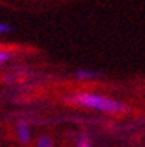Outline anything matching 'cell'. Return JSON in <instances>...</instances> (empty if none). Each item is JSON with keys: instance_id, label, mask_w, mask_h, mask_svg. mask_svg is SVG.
<instances>
[{"instance_id": "1", "label": "cell", "mask_w": 145, "mask_h": 147, "mask_svg": "<svg viewBox=\"0 0 145 147\" xmlns=\"http://www.w3.org/2000/svg\"><path fill=\"white\" fill-rule=\"evenodd\" d=\"M65 101L68 104L104 111V113H122V111L126 110V106L123 102L108 98L105 95L95 94V92H77V94H73L70 97H67Z\"/></svg>"}, {"instance_id": "2", "label": "cell", "mask_w": 145, "mask_h": 147, "mask_svg": "<svg viewBox=\"0 0 145 147\" xmlns=\"http://www.w3.org/2000/svg\"><path fill=\"white\" fill-rule=\"evenodd\" d=\"M16 135H18L19 141L22 144H28L30 143V140H31V129H30L27 122L21 120V122L18 123V126H16Z\"/></svg>"}, {"instance_id": "3", "label": "cell", "mask_w": 145, "mask_h": 147, "mask_svg": "<svg viewBox=\"0 0 145 147\" xmlns=\"http://www.w3.org/2000/svg\"><path fill=\"white\" fill-rule=\"evenodd\" d=\"M98 76L96 71H92V70H77L76 71V77L79 80H90V79H95Z\"/></svg>"}, {"instance_id": "4", "label": "cell", "mask_w": 145, "mask_h": 147, "mask_svg": "<svg viewBox=\"0 0 145 147\" xmlns=\"http://www.w3.org/2000/svg\"><path fill=\"white\" fill-rule=\"evenodd\" d=\"M13 52L12 51H6V49H0V64H5V63H7L9 59H12L13 58Z\"/></svg>"}, {"instance_id": "5", "label": "cell", "mask_w": 145, "mask_h": 147, "mask_svg": "<svg viewBox=\"0 0 145 147\" xmlns=\"http://www.w3.org/2000/svg\"><path fill=\"white\" fill-rule=\"evenodd\" d=\"M37 147H53V143H52V140H50L49 137L41 135V137H39V140H37Z\"/></svg>"}, {"instance_id": "6", "label": "cell", "mask_w": 145, "mask_h": 147, "mask_svg": "<svg viewBox=\"0 0 145 147\" xmlns=\"http://www.w3.org/2000/svg\"><path fill=\"white\" fill-rule=\"evenodd\" d=\"M77 147H92V143L88 137H80L79 141H77Z\"/></svg>"}, {"instance_id": "7", "label": "cell", "mask_w": 145, "mask_h": 147, "mask_svg": "<svg viewBox=\"0 0 145 147\" xmlns=\"http://www.w3.org/2000/svg\"><path fill=\"white\" fill-rule=\"evenodd\" d=\"M13 28L11 27L9 24H6V22H2L0 21V34H6V33H11Z\"/></svg>"}]
</instances>
